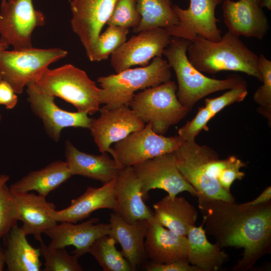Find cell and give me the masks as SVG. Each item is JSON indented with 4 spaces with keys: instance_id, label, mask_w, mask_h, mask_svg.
Returning <instances> with one entry per match:
<instances>
[{
    "instance_id": "8d00e7d4",
    "label": "cell",
    "mask_w": 271,
    "mask_h": 271,
    "mask_svg": "<svg viewBox=\"0 0 271 271\" xmlns=\"http://www.w3.org/2000/svg\"><path fill=\"white\" fill-rule=\"evenodd\" d=\"M247 93L246 85L239 86L218 97L205 99L204 107L214 116L226 106L243 100Z\"/></svg>"
},
{
    "instance_id": "603a6c76",
    "label": "cell",
    "mask_w": 271,
    "mask_h": 271,
    "mask_svg": "<svg viewBox=\"0 0 271 271\" xmlns=\"http://www.w3.org/2000/svg\"><path fill=\"white\" fill-rule=\"evenodd\" d=\"M109 224L108 235L120 244L121 253L130 263L132 271L145 264L148 257L145 240L148 220H141L129 223L114 212L110 214Z\"/></svg>"
},
{
    "instance_id": "4fadbf2b",
    "label": "cell",
    "mask_w": 271,
    "mask_h": 271,
    "mask_svg": "<svg viewBox=\"0 0 271 271\" xmlns=\"http://www.w3.org/2000/svg\"><path fill=\"white\" fill-rule=\"evenodd\" d=\"M223 0H190L188 9H183L173 5V10L179 23L177 26L167 28L169 34L193 40L199 36L211 41L217 42L221 38V31L218 28L215 9Z\"/></svg>"
},
{
    "instance_id": "8992f818",
    "label": "cell",
    "mask_w": 271,
    "mask_h": 271,
    "mask_svg": "<svg viewBox=\"0 0 271 271\" xmlns=\"http://www.w3.org/2000/svg\"><path fill=\"white\" fill-rule=\"evenodd\" d=\"M177 85L172 80L135 94L129 106L145 123H150L157 134H165L189 112L179 101Z\"/></svg>"
},
{
    "instance_id": "44dd1931",
    "label": "cell",
    "mask_w": 271,
    "mask_h": 271,
    "mask_svg": "<svg viewBox=\"0 0 271 271\" xmlns=\"http://www.w3.org/2000/svg\"><path fill=\"white\" fill-rule=\"evenodd\" d=\"M188 242L180 235L157 222L148 220L145 248L148 258L156 263H166L187 259Z\"/></svg>"
},
{
    "instance_id": "2e32d148",
    "label": "cell",
    "mask_w": 271,
    "mask_h": 271,
    "mask_svg": "<svg viewBox=\"0 0 271 271\" xmlns=\"http://www.w3.org/2000/svg\"><path fill=\"white\" fill-rule=\"evenodd\" d=\"M116 0H71V25L90 60L103 27L106 24Z\"/></svg>"
},
{
    "instance_id": "d6986e66",
    "label": "cell",
    "mask_w": 271,
    "mask_h": 271,
    "mask_svg": "<svg viewBox=\"0 0 271 271\" xmlns=\"http://www.w3.org/2000/svg\"><path fill=\"white\" fill-rule=\"evenodd\" d=\"M115 199L114 212L128 223L154 217L153 211L143 199L140 183L132 166L121 169L116 178Z\"/></svg>"
},
{
    "instance_id": "ee69618b",
    "label": "cell",
    "mask_w": 271,
    "mask_h": 271,
    "mask_svg": "<svg viewBox=\"0 0 271 271\" xmlns=\"http://www.w3.org/2000/svg\"><path fill=\"white\" fill-rule=\"evenodd\" d=\"M10 179V176L8 175H0V187L4 184L7 183Z\"/></svg>"
},
{
    "instance_id": "4dcf8cb0",
    "label": "cell",
    "mask_w": 271,
    "mask_h": 271,
    "mask_svg": "<svg viewBox=\"0 0 271 271\" xmlns=\"http://www.w3.org/2000/svg\"><path fill=\"white\" fill-rule=\"evenodd\" d=\"M245 166V163L235 156L220 160L218 154L208 164L211 175L228 192H230V187L235 180H241L244 177V173L240 171V169Z\"/></svg>"
},
{
    "instance_id": "ab89813d",
    "label": "cell",
    "mask_w": 271,
    "mask_h": 271,
    "mask_svg": "<svg viewBox=\"0 0 271 271\" xmlns=\"http://www.w3.org/2000/svg\"><path fill=\"white\" fill-rule=\"evenodd\" d=\"M17 94L7 82L0 81V104L8 109L14 108L18 102Z\"/></svg>"
},
{
    "instance_id": "7bdbcfd3",
    "label": "cell",
    "mask_w": 271,
    "mask_h": 271,
    "mask_svg": "<svg viewBox=\"0 0 271 271\" xmlns=\"http://www.w3.org/2000/svg\"><path fill=\"white\" fill-rule=\"evenodd\" d=\"M248 4L255 7L261 8L262 0H242Z\"/></svg>"
},
{
    "instance_id": "836d02e7",
    "label": "cell",
    "mask_w": 271,
    "mask_h": 271,
    "mask_svg": "<svg viewBox=\"0 0 271 271\" xmlns=\"http://www.w3.org/2000/svg\"><path fill=\"white\" fill-rule=\"evenodd\" d=\"M138 2V0H116L106 25L132 28V30L137 28L141 19Z\"/></svg>"
},
{
    "instance_id": "d4e9b609",
    "label": "cell",
    "mask_w": 271,
    "mask_h": 271,
    "mask_svg": "<svg viewBox=\"0 0 271 271\" xmlns=\"http://www.w3.org/2000/svg\"><path fill=\"white\" fill-rule=\"evenodd\" d=\"M153 209L157 222L182 236H187L198 218L195 207L183 197L167 195L154 204Z\"/></svg>"
},
{
    "instance_id": "4316f807",
    "label": "cell",
    "mask_w": 271,
    "mask_h": 271,
    "mask_svg": "<svg viewBox=\"0 0 271 271\" xmlns=\"http://www.w3.org/2000/svg\"><path fill=\"white\" fill-rule=\"evenodd\" d=\"M203 227V223L199 226L192 227L186 236L188 242L187 260L200 271H217L228 255L218 243L212 244L208 240Z\"/></svg>"
},
{
    "instance_id": "d6a6232c",
    "label": "cell",
    "mask_w": 271,
    "mask_h": 271,
    "mask_svg": "<svg viewBox=\"0 0 271 271\" xmlns=\"http://www.w3.org/2000/svg\"><path fill=\"white\" fill-rule=\"evenodd\" d=\"M129 30L121 26H108L98 37L90 61H100L107 59L126 41Z\"/></svg>"
},
{
    "instance_id": "8fae6325",
    "label": "cell",
    "mask_w": 271,
    "mask_h": 271,
    "mask_svg": "<svg viewBox=\"0 0 271 271\" xmlns=\"http://www.w3.org/2000/svg\"><path fill=\"white\" fill-rule=\"evenodd\" d=\"M140 184L145 201L153 189H162L175 197L188 192L196 197L198 192L179 171L173 153L165 154L132 166Z\"/></svg>"
},
{
    "instance_id": "f1b7e54d",
    "label": "cell",
    "mask_w": 271,
    "mask_h": 271,
    "mask_svg": "<svg viewBox=\"0 0 271 271\" xmlns=\"http://www.w3.org/2000/svg\"><path fill=\"white\" fill-rule=\"evenodd\" d=\"M141 22L133 32L154 28H168L178 24V19L173 10L171 0H138Z\"/></svg>"
},
{
    "instance_id": "277c9868",
    "label": "cell",
    "mask_w": 271,
    "mask_h": 271,
    "mask_svg": "<svg viewBox=\"0 0 271 271\" xmlns=\"http://www.w3.org/2000/svg\"><path fill=\"white\" fill-rule=\"evenodd\" d=\"M171 68L162 57L154 58L148 65L129 68L115 74L99 77V101L104 109L129 106L135 92L157 86L171 80Z\"/></svg>"
},
{
    "instance_id": "60d3db41",
    "label": "cell",
    "mask_w": 271,
    "mask_h": 271,
    "mask_svg": "<svg viewBox=\"0 0 271 271\" xmlns=\"http://www.w3.org/2000/svg\"><path fill=\"white\" fill-rule=\"evenodd\" d=\"M271 201V187L268 186L253 200L245 203L247 205L255 206Z\"/></svg>"
},
{
    "instance_id": "bcb514c9",
    "label": "cell",
    "mask_w": 271,
    "mask_h": 271,
    "mask_svg": "<svg viewBox=\"0 0 271 271\" xmlns=\"http://www.w3.org/2000/svg\"><path fill=\"white\" fill-rule=\"evenodd\" d=\"M8 44L0 42V52L3 50H6L9 48Z\"/></svg>"
},
{
    "instance_id": "f546056e",
    "label": "cell",
    "mask_w": 271,
    "mask_h": 271,
    "mask_svg": "<svg viewBox=\"0 0 271 271\" xmlns=\"http://www.w3.org/2000/svg\"><path fill=\"white\" fill-rule=\"evenodd\" d=\"M116 241L108 235L96 239L91 245V254L104 271H132L121 251L117 249Z\"/></svg>"
},
{
    "instance_id": "9c48e42d",
    "label": "cell",
    "mask_w": 271,
    "mask_h": 271,
    "mask_svg": "<svg viewBox=\"0 0 271 271\" xmlns=\"http://www.w3.org/2000/svg\"><path fill=\"white\" fill-rule=\"evenodd\" d=\"M0 7V42L16 50L33 47V31L45 23L43 13L35 9L32 0H7Z\"/></svg>"
},
{
    "instance_id": "6da1fadb",
    "label": "cell",
    "mask_w": 271,
    "mask_h": 271,
    "mask_svg": "<svg viewBox=\"0 0 271 271\" xmlns=\"http://www.w3.org/2000/svg\"><path fill=\"white\" fill-rule=\"evenodd\" d=\"M206 234L221 248H243V256L231 268L246 271L271 251V201L251 206L197 195Z\"/></svg>"
},
{
    "instance_id": "7c38bea8",
    "label": "cell",
    "mask_w": 271,
    "mask_h": 271,
    "mask_svg": "<svg viewBox=\"0 0 271 271\" xmlns=\"http://www.w3.org/2000/svg\"><path fill=\"white\" fill-rule=\"evenodd\" d=\"M172 38L165 28L141 31L111 55V66L116 73L134 66H145L154 58L162 57Z\"/></svg>"
},
{
    "instance_id": "b9f144b4",
    "label": "cell",
    "mask_w": 271,
    "mask_h": 271,
    "mask_svg": "<svg viewBox=\"0 0 271 271\" xmlns=\"http://www.w3.org/2000/svg\"><path fill=\"white\" fill-rule=\"evenodd\" d=\"M5 265H6L5 249L0 243V271L4 270Z\"/></svg>"
},
{
    "instance_id": "7dc6e473",
    "label": "cell",
    "mask_w": 271,
    "mask_h": 271,
    "mask_svg": "<svg viewBox=\"0 0 271 271\" xmlns=\"http://www.w3.org/2000/svg\"><path fill=\"white\" fill-rule=\"evenodd\" d=\"M7 1V0H1V2H5V1Z\"/></svg>"
},
{
    "instance_id": "f6af8a7d",
    "label": "cell",
    "mask_w": 271,
    "mask_h": 271,
    "mask_svg": "<svg viewBox=\"0 0 271 271\" xmlns=\"http://www.w3.org/2000/svg\"><path fill=\"white\" fill-rule=\"evenodd\" d=\"M265 7L269 10H271V0H262L261 8Z\"/></svg>"
},
{
    "instance_id": "cb8c5ba5",
    "label": "cell",
    "mask_w": 271,
    "mask_h": 271,
    "mask_svg": "<svg viewBox=\"0 0 271 271\" xmlns=\"http://www.w3.org/2000/svg\"><path fill=\"white\" fill-rule=\"evenodd\" d=\"M65 162L72 174L100 181L103 184L115 179L121 169L107 153L96 155L77 149L69 140L65 146Z\"/></svg>"
},
{
    "instance_id": "83f0119b",
    "label": "cell",
    "mask_w": 271,
    "mask_h": 271,
    "mask_svg": "<svg viewBox=\"0 0 271 271\" xmlns=\"http://www.w3.org/2000/svg\"><path fill=\"white\" fill-rule=\"evenodd\" d=\"M6 264L9 271H40L42 262L39 248L33 247L21 227L15 225L6 235Z\"/></svg>"
},
{
    "instance_id": "7a4b0ae2",
    "label": "cell",
    "mask_w": 271,
    "mask_h": 271,
    "mask_svg": "<svg viewBox=\"0 0 271 271\" xmlns=\"http://www.w3.org/2000/svg\"><path fill=\"white\" fill-rule=\"evenodd\" d=\"M187 56L191 64L202 73L239 71L261 81L258 56L239 37L228 31L217 42L196 36L190 41Z\"/></svg>"
},
{
    "instance_id": "e0dca14e",
    "label": "cell",
    "mask_w": 271,
    "mask_h": 271,
    "mask_svg": "<svg viewBox=\"0 0 271 271\" xmlns=\"http://www.w3.org/2000/svg\"><path fill=\"white\" fill-rule=\"evenodd\" d=\"M98 218H91L79 224L62 222L44 232L51 240L48 246L51 248H66L73 246L72 253L78 258L88 253L93 242L98 238L110 232L109 223H98Z\"/></svg>"
},
{
    "instance_id": "484cf974",
    "label": "cell",
    "mask_w": 271,
    "mask_h": 271,
    "mask_svg": "<svg viewBox=\"0 0 271 271\" xmlns=\"http://www.w3.org/2000/svg\"><path fill=\"white\" fill-rule=\"evenodd\" d=\"M72 176L65 161H54L40 170L30 172L9 187L13 193L36 191L46 197Z\"/></svg>"
},
{
    "instance_id": "5b68a950",
    "label": "cell",
    "mask_w": 271,
    "mask_h": 271,
    "mask_svg": "<svg viewBox=\"0 0 271 271\" xmlns=\"http://www.w3.org/2000/svg\"><path fill=\"white\" fill-rule=\"evenodd\" d=\"M33 82L43 92L71 104L78 112L92 115L100 110V88L85 71L73 65L48 68Z\"/></svg>"
},
{
    "instance_id": "ffe728a7",
    "label": "cell",
    "mask_w": 271,
    "mask_h": 271,
    "mask_svg": "<svg viewBox=\"0 0 271 271\" xmlns=\"http://www.w3.org/2000/svg\"><path fill=\"white\" fill-rule=\"evenodd\" d=\"M222 9L228 31L237 36L262 39L268 31L267 18L260 7L242 1L224 0Z\"/></svg>"
},
{
    "instance_id": "d590c367",
    "label": "cell",
    "mask_w": 271,
    "mask_h": 271,
    "mask_svg": "<svg viewBox=\"0 0 271 271\" xmlns=\"http://www.w3.org/2000/svg\"><path fill=\"white\" fill-rule=\"evenodd\" d=\"M17 221L13 196L6 183L0 187V238L5 236Z\"/></svg>"
},
{
    "instance_id": "1f68e13d",
    "label": "cell",
    "mask_w": 271,
    "mask_h": 271,
    "mask_svg": "<svg viewBox=\"0 0 271 271\" xmlns=\"http://www.w3.org/2000/svg\"><path fill=\"white\" fill-rule=\"evenodd\" d=\"M39 249L45 260L43 271H82V266L75 255L69 254L66 248H51L43 239L39 241Z\"/></svg>"
},
{
    "instance_id": "3957f363",
    "label": "cell",
    "mask_w": 271,
    "mask_h": 271,
    "mask_svg": "<svg viewBox=\"0 0 271 271\" xmlns=\"http://www.w3.org/2000/svg\"><path fill=\"white\" fill-rule=\"evenodd\" d=\"M190 43L188 40L172 37L163 53L177 77L178 99L189 112L197 102L210 94L246 85L239 76L217 79L202 74L188 59Z\"/></svg>"
},
{
    "instance_id": "9a60e30c",
    "label": "cell",
    "mask_w": 271,
    "mask_h": 271,
    "mask_svg": "<svg viewBox=\"0 0 271 271\" xmlns=\"http://www.w3.org/2000/svg\"><path fill=\"white\" fill-rule=\"evenodd\" d=\"M27 101L33 113L41 119L45 132L54 142L60 140L62 130L67 127L89 128L91 120L87 113L61 109L55 97L40 90L34 82L27 85Z\"/></svg>"
},
{
    "instance_id": "52a82bcc",
    "label": "cell",
    "mask_w": 271,
    "mask_h": 271,
    "mask_svg": "<svg viewBox=\"0 0 271 271\" xmlns=\"http://www.w3.org/2000/svg\"><path fill=\"white\" fill-rule=\"evenodd\" d=\"M67 52L58 48L0 52V81L9 84L17 94L36 81L50 64L61 59Z\"/></svg>"
},
{
    "instance_id": "5bb4252c",
    "label": "cell",
    "mask_w": 271,
    "mask_h": 271,
    "mask_svg": "<svg viewBox=\"0 0 271 271\" xmlns=\"http://www.w3.org/2000/svg\"><path fill=\"white\" fill-rule=\"evenodd\" d=\"M99 111L98 118H91L88 129L99 151L109 153L114 159L115 153L110 146L142 129L146 124L129 106L101 108Z\"/></svg>"
},
{
    "instance_id": "74e56055",
    "label": "cell",
    "mask_w": 271,
    "mask_h": 271,
    "mask_svg": "<svg viewBox=\"0 0 271 271\" xmlns=\"http://www.w3.org/2000/svg\"><path fill=\"white\" fill-rule=\"evenodd\" d=\"M213 115L204 107H200L195 117L178 130V135L184 141L195 140L200 132L206 127Z\"/></svg>"
},
{
    "instance_id": "7402d4cb",
    "label": "cell",
    "mask_w": 271,
    "mask_h": 271,
    "mask_svg": "<svg viewBox=\"0 0 271 271\" xmlns=\"http://www.w3.org/2000/svg\"><path fill=\"white\" fill-rule=\"evenodd\" d=\"M115 179L98 188H87L81 195L71 200L67 208L54 210V219L57 222L77 223L97 210L108 209L114 211Z\"/></svg>"
},
{
    "instance_id": "e575fe53",
    "label": "cell",
    "mask_w": 271,
    "mask_h": 271,
    "mask_svg": "<svg viewBox=\"0 0 271 271\" xmlns=\"http://www.w3.org/2000/svg\"><path fill=\"white\" fill-rule=\"evenodd\" d=\"M258 69L261 75V85L255 92L253 100L261 107L260 113L270 120L271 61L264 55L258 56Z\"/></svg>"
},
{
    "instance_id": "30bf717a",
    "label": "cell",
    "mask_w": 271,
    "mask_h": 271,
    "mask_svg": "<svg viewBox=\"0 0 271 271\" xmlns=\"http://www.w3.org/2000/svg\"><path fill=\"white\" fill-rule=\"evenodd\" d=\"M179 136L165 137L156 133L150 123L141 129L114 143V160L122 169L146 160L173 153L184 143Z\"/></svg>"
},
{
    "instance_id": "ba28073f",
    "label": "cell",
    "mask_w": 271,
    "mask_h": 271,
    "mask_svg": "<svg viewBox=\"0 0 271 271\" xmlns=\"http://www.w3.org/2000/svg\"><path fill=\"white\" fill-rule=\"evenodd\" d=\"M174 154L179 171L197 191V195L209 199L235 201L231 193L225 190L209 172L208 162L217 154L213 149L206 146H200L193 140L185 141Z\"/></svg>"
},
{
    "instance_id": "ac0fdd59",
    "label": "cell",
    "mask_w": 271,
    "mask_h": 271,
    "mask_svg": "<svg viewBox=\"0 0 271 271\" xmlns=\"http://www.w3.org/2000/svg\"><path fill=\"white\" fill-rule=\"evenodd\" d=\"M11 193L18 221L22 222V229L40 241L42 235L57 224L52 216L55 205L46 197L33 193Z\"/></svg>"
},
{
    "instance_id": "f35d334b",
    "label": "cell",
    "mask_w": 271,
    "mask_h": 271,
    "mask_svg": "<svg viewBox=\"0 0 271 271\" xmlns=\"http://www.w3.org/2000/svg\"><path fill=\"white\" fill-rule=\"evenodd\" d=\"M147 271H200L197 267L190 264L187 259L166 263H156L150 261L144 264Z\"/></svg>"
}]
</instances>
